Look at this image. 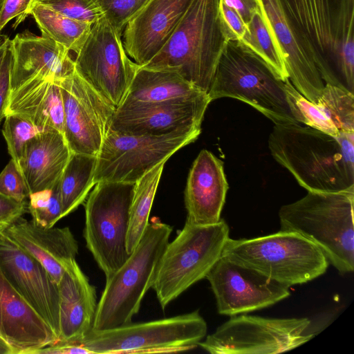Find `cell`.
<instances>
[{"label":"cell","instance_id":"obj_18","mask_svg":"<svg viewBox=\"0 0 354 354\" xmlns=\"http://www.w3.org/2000/svg\"><path fill=\"white\" fill-rule=\"evenodd\" d=\"M58 340L0 266V342L11 354H33Z\"/></svg>","mask_w":354,"mask_h":354},{"label":"cell","instance_id":"obj_43","mask_svg":"<svg viewBox=\"0 0 354 354\" xmlns=\"http://www.w3.org/2000/svg\"><path fill=\"white\" fill-rule=\"evenodd\" d=\"M229 7L234 9L245 24H247L253 12L257 9L255 0H223Z\"/></svg>","mask_w":354,"mask_h":354},{"label":"cell","instance_id":"obj_28","mask_svg":"<svg viewBox=\"0 0 354 354\" xmlns=\"http://www.w3.org/2000/svg\"><path fill=\"white\" fill-rule=\"evenodd\" d=\"M203 93L207 92L193 86L174 71L139 66L120 105L163 102L196 96Z\"/></svg>","mask_w":354,"mask_h":354},{"label":"cell","instance_id":"obj_19","mask_svg":"<svg viewBox=\"0 0 354 354\" xmlns=\"http://www.w3.org/2000/svg\"><path fill=\"white\" fill-rule=\"evenodd\" d=\"M193 0H150L124 27L123 45L138 66L147 64L169 39Z\"/></svg>","mask_w":354,"mask_h":354},{"label":"cell","instance_id":"obj_23","mask_svg":"<svg viewBox=\"0 0 354 354\" xmlns=\"http://www.w3.org/2000/svg\"><path fill=\"white\" fill-rule=\"evenodd\" d=\"M277 45L293 86L308 100L316 102L324 87L313 61L301 47L289 27L278 0H255Z\"/></svg>","mask_w":354,"mask_h":354},{"label":"cell","instance_id":"obj_40","mask_svg":"<svg viewBox=\"0 0 354 354\" xmlns=\"http://www.w3.org/2000/svg\"><path fill=\"white\" fill-rule=\"evenodd\" d=\"M28 212V202L19 203L0 194V227L3 229Z\"/></svg>","mask_w":354,"mask_h":354},{"label":"cell","instance_id":"obj_5","mask_svg":"<svg viewBox=\"0 0 354 354\" xmlns=\"http://www.w3.org/2000/svg\"><path fill=\"white\" fill-rule=\"evenodd\" d=\"M354 189L308 192L281 206V230L293 232L316 245L342 274L354 270Z\"/></svg>","mask_w":354,"mask_h":354},{"label":"cell","instance_id":"obj_2","mask_svg":"<svg viewBox=\"0 0 354 354\" xmlns=\"http://www.w3.org/2000/svg\"><path fill=\"white\" fill-rule=\"evenodd\" d=\"M268 147L308 192L354 189V132L333 136L301 123L276 124Z\"/></svg>","mask_w":354,"mask_h":354},{"label":"cell","instance_id":"obj_21","mask_svg":"<svg viewBox=\"0 0 354 354\" xmlns=\"http://www.w3.org/2000/svg\"><path fill=\"white\" fill-rule=\"evenodd\" d=\"M228 183L223 162L206 149L201 151L189 171L185 191L186 223L208 225L218 223Z\"/></svg>","mask_w":354,"mask_h":354},{"label":"cell","instance_id":"obj_35","mask_svg":"<svg viewBox=\"0 0 354 354\" xmlns=\"http://www.w3.org/2000/svg\"><path fill=\"white\" fill-rule=\"evenodd\" d=\"M37 2L69 19L91 25L103 17L95 0H37Z\"/></svg>","mask_w":354,"mask_h":354},{"label":"cell","instance_id":"obj_44","mask_svg":"<svg viewBox=\"0 0 354 354\" xmlns=\"http://www.w3.org/2000/svg\"><path fill=\"white\" fill-rule=\"evenodd\" d=\"M10 44L11 39L7 35L0 32V71Z\"/></svg>","mask_w":354,"mask_h":354},{"label":"cell","instance_id":"obj_7","mask_svg":"<svg viewBox=\"0 0 354 354\" xmlns=\"http://www.w3.org/2000/svg\"><path fill=\"white\" fill-rule=\"evenodd\" d=\"M222 256L288 288L317 278L329 265L313 243L299 234L281 230L249 239L229 237Z\"/></svg>","mask_w":354,"mask_h":354},{"label":"cell","instance_id":"obj_22","mask_svg":"<svg viewBox=\"0 0 354 354\" xmlns=\"http://www.w3.org/2000/svg\"><path fill=\"white\" fill-rule=\"evenodd\" d=\"M3 230L37 259L57 284L78 254L77 242L68 227L45 228L22 216Z\"/></svg>","mask_w":354,"mask_h":354},{"label":"cell","instance_id":"obj_14","mask_svg":"<svg viewBox=\"0 0 354 354\" xmlns=\"http://www.w3.org/2000/svg\"><path fill=\"white\" fill-rule=\"evenodd\" d=\"M205 279L223 315L260 310L290 296L288 287L222 255Z\"/></svg>","mask_w":354,"mask_h":354},{"label":"cell","instance_id":"obj_6","mask_svg":"<svg viewBox=\"0 0 354 354\" xmlns=\"http://www.w3.org/2000/svg\"><path fill=\"white\" fill-rule=\"evenodd\" d=\"M172 227L153 218L127 261L108 279L97 303L93 330H104L131 322L151 288Z\"/></svg>","mask_w":354,"mask_h":354},{"label":"cell","instance_id":"obj_11","mask_svg":"<svg viewBox=\"0 0 354 354\" xmlns=\"http://www.w3.org/2000/svg\"><path fill=\"white\" fill-rule=\"evenodd\" d=\"M201 132V128L187 127L153 136L131 135L109 129L97 156L94 183H136L160 162L194 142Z\"/></svg>","mask_w":354,"mask_h":354},{"label":"cell","instance_id":"obj_42","mask_svg":"<svg viewBox=\"0 0 354 354\" xmlns=\"http://www.w3.org/2000/svg\"><path fill=\"white\" fill-rule=\"evenodd\" d=\"M33 354H92V353L74 342L58 340L35 351Z\"/></svg>","mask_w":354,"mask_h":354},{"label":"cell","instance_id":"obj_46","mask_svg":"<svg viewBox=\"0 0 354 354\" xmlns=\"http://www.w3.org/2000/svg\"><path fill=\"white\" fill-rule=\"evenodd\" d=\"M3 0H0V9H1V7L2 3H3Z\"/></svg>","mask_w":354,"mask_h":354},{"label":"cell","instance_id":"obj_41","mask_svg":"<svg viewBox=\"0 0 354 354\" xmlns=\"http://www.w3.org/2000/svg\"><path fill=\"white\" fill-rule=\"evenodd\" d=\"M11 44L0 71V122L5 118V110L10 93Z\"/></svg>","mask_w":354,"mask_h":354},{"label":"cell","instance_id":"obj_25","mask_svg":"<svg viewBox=\"0 0 354 354\" xmlns=\"http://www.w3.org/2000/svg\"><path fill=\"white\" fill-rule=\"evenodd\" d=\"M71 154L64 134L57 130L41 131L32 138L19 164L30 194L57 183Z\"/></svg>","mask_w":354,"mask_h":354},{"label":"cell","instance_id":"obj_31","mask_svg":"<svg viewBox=\"0 0 354 354\" xmlns=\"http://www.w3.org/2000/svg\"><path fill=\"white\" fill-rule=\"evenodd\" d=\"M165 162H160L135 184L127 239V250L129 254L138 244L149 223V214Z\"/></svg>","mask_w":354,"mask_h":354},{"label":"cell","instance_id":"obj_26","mask_svg":"<svg viewBox=\"0 0 354 354\" xmlns=\"http://www.w3.org/2000/svg\"><path fill=\"white\" fill-rule=\"evenodd\" d=\"M288 97L303 118V124L337 136L354 132V94L326 84L316 102L305 98L285 80Z\"/></svg>","mask_w":354,"mask_h":354},{"label":"cell","instance_id":"obj_9","mask_svg":"<svg viewBox=\"0 0 354 354\" xmlns=\"http://www.w3.org/2000/svg\"><path fill=\"white\" fill-rule=\"evenodd\" d=\"M207 323L198 310L115 328L92 330L74 342L92 354L171 353L193 349L206 336Z\"/></svg>","mask_w":354,"mask_h":354},{"label":"cell","instance_id":"obj_16","mask_svg":"<svg viewBox=\"0 0 354 354\" xmlns=\"http://www.w3.org/2000/svg\"><path fill=\"white\" fill-rule=\"evenodd\" d=\"M207 93L158 102H133L120 105L110 129L135 135L160 136L182 128H201L211 102Z\"/></svg>","mask_w":354,"mask_h":354},{"label":"cell","instance_id":"obj_24","mask_svg":"<svg viewBox=\"0 0 354 354\" xmlns=\"http://www.w3.org/2000/svg\"><path fill=\"white\" fill-rule=\"evenodd\" d=\"M58 289V340L78 341L93 328L97 306L95 288L75 260L65 270Z\"/></svg>","mask_w":354,"mask_h":354},{"label":"cell","instance_id":"obj_4","mask_svg":"<svg viewBox=\"0 0 354 354\" xmlns=\"http://www.w3.org/2000/svg\"><path fill=\"white\" fill-rule=\"evenodd\" d=\"M285 80L243 44L230 40L223 50L207 94L211 101L222 97L241 100L274 124H303L288 95Z\"/></svg>","mask_w":354,"mask_h":354},{"label":"cell","instance_id":"obj_3","mask_svg":"<svg viewBox=\"0 0 354 354\" xmlns=\"http://www.w3.org/2000/svg\"><path fill=\"white\" fill-rule=\"evenodd\" d=\"M219 3L220 0H193L164 46L140 66L174 71L207 93L228 41Z\"/></svg>","mask_w":354,"mask_h":354},{"label":"cell","instance_id":"obj_15","mask_svg":"<svg viewBox=\"0 0 354 354\" xmlns=\"http://www.w3.org/2000/svg\"><path fill=\"white\" fill-rule=\"evenodd\" d=\"M64 112V136L72 153L97 156L115 109L75 71L59 81Z\"/></svg>","mask_w":354,"mask_h":354},{"label":"cell","instance_id":"obj_30","mask_svg":"<svg viewBox=\"0 0 354 354\" xmlns=\"http://www.w3.org/2000/svg\"><path fill=\"white\" fill-rule=\"evenodd\" d=\"M41 35L77 53L85 41L91 25L69 19L36 2L30 12Z\"/></svg>","mask_w":354,"mask_h":354},{"label":"cell","instance_id":"obj_10","mask_svg":"<svg viewBox=\"0 0 354 354\" xmlns=\"http://www.w3.org/2000/svg\"><path fill=\"white\" fill-rule=\"evenodd\" d=\"M135 184L99 182L85 203L86 245L106 279L130 255L127 239Z\"/></svg>","mask_w":354,"mask_h":354},{"label":"cell","instance_id":"obj_12","mask_svg":"<svg viewBox=\"0 0 354 354\" xmlns=\"http://www.w3.org/2000/svg\"><path fill=\"white\" fill-rule=\"evenodd\" d=\"M121 35L102 17L74 58L75 73L115 110L139 66L127 55Z\"/></svg>","mask_w":354,"mask_h":354},{"label":"cell","instance_id":"obj_1","mask_svg":"<svg viewBox=\"0 0 354 354\" xmlns=\"http://www.w3.org/2000/svg\"><path fill=\"white\" fill-rule=\"evenodd\" d=\"M322 80L354 92V0H278Z\"/></svg>","mask_w":354,"mask_h":354},{"label":"cell","instance_id":"obj_34","mask_svg":"<svg viewBox=\"0 0 354 354\" xmlns=\"http://www.w3.org/2000/svg\"><path fill=\"white\" fill-rule=\"evenodd\" d=\"M4 118L2 133L8 153L19 169L20 161L28 142L41 130L17 114H6Z\"/></svg>","mask_w":354,"mask_h":354},{"label":"cell","instance_id":"obj_27","mask_svg":"<svg viewBox=\"0 0 354 354\" xmlns=\"http://www.w3.org/2000/svg\"><path fill=\"white\" fill-rule=\"evenodd\" d=\"M19 115L41 131L64 133V112L59 81L49 78L31 80L10 91L6 114Z\"/></svg>","mask_w":354,"mask_h":354},{"label":"cell","instance_id":"obj_36","mask_svg":"<svg viewBox=\"0 0 354 354\" xmlns=\"http://www.w3.org/2000/svg\"><path fill=\"white\" fill-rule=\"evenodd\" d=\"M103 17L118 32H122L127 23L150 0H95Z\"/></svg>","mask_w":354,"mask_h":354},{"label":"cell","instance_id":"obj_17","mask_svg":"<svg viewBox=\"0 0 354 354\" xmlns=\"http://www.w3.org/2000/svg\"><path fill=\"white\" fill-rule=\"evenodd\" d=\"M0 266L59 339V289L45 268L0 230Z\"/></svg>","mask_w":354,"mask_h":354},{"label":"cell","instance_id":"obj_32","mask_svg":"<svg viewBox=\"0 0 354 354\" xmlns=\"http://www.w3.org/2000/svg\"><path fill=\"white\" fill-rule=\"evenodd\" d=\"M239 41L262 58L281 79L288 78L281 50L258 7L246 24L245 32Z\"/></svg>","mask_w":354,"mask_h":354},{"label":"cell","instance_id":"obj_29","mask_svg":"<svg viewBox=\"0 0 354 354\" xmlns=\"http://www.w3.org/2000/svg\"><path fill=\"white\" fill-rule=\"evenodd\" d=\"M97 156L72 153L59 180L62 218L83 203L95 185Z\"/></svg>","mask_w":354,"mask_h":354},{"label":"cell","instance_id":"obj_38","mask_svg":"<svg viewBox=\"0 0 354 354\" xmlns=\"http://www.w3.org/2000/svg\"><path fill=\"white\" fill-rule=\"evenodd\" d=\"M37 0H3L0 9V32L8 24L15 19L12 28L16 29L22 24Z\"/></svg>","mask_w":354,"mask_h":354},{"label":"cell","instance_id":"obj_33","mask_svg":"<svg viewBox=\"0 0 354 354\" xmlns=\"http://www.w3.org/2000/svg\"><path fill=\"white\" fill-rule=\"evenodd\" d=\"M59 180L52 188L30 194L28 212L32 221L42 227H53L62 218Z\"/></svg>","mask_w":354,"mask_h":354},{"label":"cell","instance_id":"obj_37","mask_svg":"<svg viewBox=\"0 0 354 354\" xmlns=\"http://www.w3.org/2000/svg\"><path fill=\"white\" fill-rule=\"evenodd\" d=\"M0 194L19 203H27L30 193L26 180L11 158L0 173Z\"/></svg>","mask_w":354,"mask_h":354},{"label":"cell","instance_id":"obj_8","mask_svg":"<svg viewBox=\"0 0 354 354\" xmlns=\"http://www.w3.org/2000/svg\"><path fill=\"white\" fill-rule=\"evenodd\" d=\"M229 227L223 219L208 225L185 224L160 258L151 288L162 309L205 279L221 257L229 239Z\"/></svg>","mask_w":354,"mask_h":354},{"label":"cell","instance_id":"obj_39","mask_svg":"<svg viewBox=\"0 0 354 354\" xmlns=\"http://www.w3.org/2000/svg\"><path fill=\"white\" fill-rule=\"evenodd\" d=\"M219 8L228 41H239L245 32L246 24L238 12L227 6L223 0H220Z\"/></svg>","mask_w":354,"mask_h":354},{"label":"cell","instance_id":"obj_20","mask_svg":"<svg viewBox=\"0 0 354 354\" xmlns=\"http://www.w3.org/2000/svg\"><path fill=\"white\" fill-rule=\"evenodd\" d=\"M10 91L35 78L61 81L75 73L70 50L26 30L11 39Z\"/></svg>","mask_w":354,"mask_h":354},{"label":"cell","instance_id":"obj_13","mask_svg":"<svg viewBox=\"0 0 354 354\" xmlns=\"http://www.w3.org/2000/svg\"><path fill=\"white\" fill-rule=\"evenodd\" d=\"M308 318L234 315L198 343L212 354H268L290 351L309 341Z\"/></svg>","mask_w":354,"mask_h":354},{"label":"cell","instance_id":"obj_47","mask_svg":"<svg viewBox=\"0 0 354 354\" xmlns=\"http://www.w3.org/2000/svg\"><path fill=\"white\" fill-rule=\"evenodd\" d=\"M1 229H3V228H2L1 227H0V230H1Z\"/></svg>","mask_w":354,"mask_h":354},{"label":"cell","instance_id":"obj_45","mask_svg":"<svg viewBox=\"0 0 354 354\" xmlns=\"http://www.w3.org/2000/svg\"><path fill=\"white\" fill-rule=\"evenodd\" d=\"M0 354H11L10 349L0 342Z\"/></svg>","mask_w":354,"mask_h":354}]
</instances>
